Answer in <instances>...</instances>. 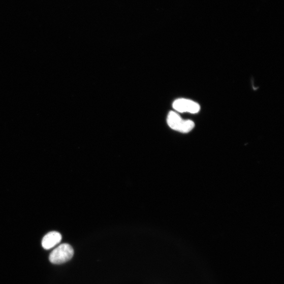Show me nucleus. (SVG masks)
<instances>
[{"instance_id": "1", "label": "nucleus", "mask_w": 284, "mask_h": 284, "mask_svg": "<svg viewBox=\"0 0 284 284\" xmlns=\"http://www.w3.org/2000/svg\"><path fill=\"white\" fill-rule=\"evenodd\" d=\"M167 122L171 129L183 133L190 132L195 127L193 121L184 120L177 113L173 111L169 113Z\"/></svg>"}, {"instance_id": "2", "label": "nucleus", "mask_w": 284, "mask_h": 284, "mask_svg": "<svg viewBox=\"0 0 284 284\" xmlns=\"http://www.w3.org/2000/svg\"><path fill=\"white\" fill-rule=\"evenodd\" d=\"M74 250L69 244H62L50 254V261L54 264H61L70 261L73 257Z\"/></svg>"}, {"instance_id": "3", "label": "nucleus", "mask_w": 284, "mask_h": 284, "mask_svg": "<svg viewBox=\"0 0 284 284\" xmlns=\"http://www.w3.org/2000/svg\"><path fill=\"white\" fill-rule=\"evenodd\" d=\"M173 107L178 112H188L192 114L198 113L201 109L200 106L198 103L185 99L176 100L173 103Z\"/></svg>"}, {"instance_id": "4", "label": "nucleus", "mask_w": 284, "mask_h": 284, "mask_svg": "<svg viewBox=\"0 0 284 284\" xmlns=\"http://www.w3.org/2000/svg\"><path fill=\"white\" fill-rule=\"evenodd\" d=\"M62 240L60 233L53 231L44 236L42 241V245L44 249H50L56 246Z\"/></svg>"}]
</instances>
